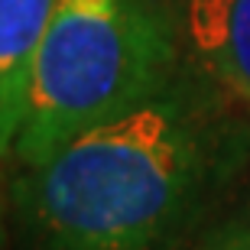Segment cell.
Returning a JSON list of instances; mask_svg holds the SVG:
<instances>
[{
	"label": "cell",
	"instance_id": "cell-3",
	"mask_svg": "<svg viewBox=\"0 0 250 250\" xmlns=\"http://www.w3.org/2000/svg\"><path fill=\"white\" fill-rule=\"evenodd\" d=\"M176 13L195 72L250 104V0H182Z\"/></svg>",
	"mask_w": 250,
	"mask_h": 250
},
{
	"label": "cell",
	"instance_id": "cell-1",
	"mask_svg": "<svg viewBox=\"0 0 250 250\" xmlns=\"http://www.w3.org/2000/svg\"><path fill=\"white\" fill-rule=\"evenodd\" d=\"M247 153L228 94L179 72L140 107L59 146L13 186L23 250H179Z\"/></svg>",
	"mask_w": 250,
	"mask_h": 250
},
{
	"label": "cell",
	"instance_id": "cell-2",
	"mask_svg": "<svg viewBox=\"0 0 250 250\" xmlns=\"http://www.w3.org/2000/svg\"><path fill=\"white\" fill-rule=\"evenodd\" d=\"M182 33L166 0H59L33 72L13 159L59 146L159 94L179 75Z\"/></svg>",
	"mask_w": 250,
	"mask_h": 250
},
{
	"label": "cell",
	"instance_id": "cell-6",
	"mask_svg": "<svg viewBox=\"0 0 250 250\" xmlns=\"http://www.w3.org/2000/svg\"><path fill=\"white\" fill-rule=\"evenodd\" d=\"M0 250H7V221H3V205H0Z\"/></svg>",
	"mask_w": 250,
	"mask_h": 250
},
{
	"label": "cell",
	"instance_id": "cell-5",
	"mask_svg": "<svg viewBox=\"0 0 250 250\" xmlns=\"http://www.w3.org/2000/svg\"><path fill=\"white\" fill-rule=\"evenodd\" d=\"M186 250H250V221H224L211 231L198 234Z\"/></svg>",
	"mask_w": 250,
	"mask_h": 250
},
{
	"label": "cell",
	"instance_id": "cell-4",
	"mask_svg": "<svg viewBox=\"0 0 250 250\" xmlns=\"http://www.w3.org/2000/svg\"><path fill=\"white\" fill-rule=\"evenodd\" d=\"M56 3L59 0H0V159L17 146Z\"/></svg>",
	"mask_w": 250,
	"mask_h": 250
}]
</instances>
